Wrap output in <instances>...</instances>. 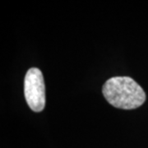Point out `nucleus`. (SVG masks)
Here are the masks:
<instances>
[{
	"mask_svg": "<svg viewBox=\"0 0 148 148\" xmlns=\"http://www.w3.org/2000/svg\"><path fill=\"white\" fill-rule=\"evenodd\" d=\"M102 92L111 106L122 110L137 109L146 101L145 91L129 77H114L107 80Z\"/></svg>",
	"mask_w": 148,
	"mask_h": 148,
	"instance_id": "obj_1",
	"label": "nucleus"
},
{
	"mask_svg": "<svg viewBox=\"0 0 148 148\" xmlns=\"http://www.w3.org/2000/svg\"><path fill=\"white\" fill-rule=\"evenodd\" d=\"M24 94L30 109L40 112L45 106V86L41 71L32 68L27 71L24 80Z\"/></svg>",
	"mask_w": 148,
	"mask_h": 148,
	"instance_id": "obj_2",
	"label": "nucleus"
}]
</instances>
